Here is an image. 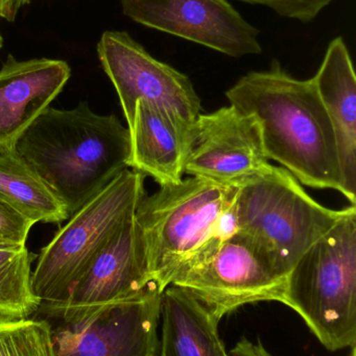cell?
<instances>
[{"instance_id":"e0dca14e","label":"cell","mask_w":356,"mask_h":356,"mask_svg":"<svg viewBox=\"0 0 356 356\" xmlns=\"http://www.w3.org/2000/svg\"><path fill=\"white\" fill-rule=\"evenodd\" d=\"M0 198L35 223L59 224L69 218L45 182L12 148L0 150Z\"/></svg>"},{"instance_id":"8fae6325","label":"cell","mask_w":356,"mask_h":356,"mask_svg":"<svg viewBox=\"0 0 356 356\" xmlns=\"http://www.w3.org/2000/svg\"><path fill=\"white\" fill-rule=\"evenodd\" d=\"M127 18L231 58L263 52L259 31L228 0H121Z\"/></svg>"},{"instance_id":"ac0fdd59","label":"cell","mask_w":356,"mask_h":356,"mask_svg":"<svg viewBox=\"0 0 356 356\" xmlns=\"http://www.w3.org/2000/svg\"><path fill=\"white\" fill-rule=\"evenodd\" d=\"M33 259L27 247L0 250V321L27 319L39 309L31 288Z\"/></svg>"},{"instance_id":"52a82bcc","label":"cell","mask_w":356,"mask_h":356,"mask_svg":"<svg viewBox=\"0 0 356 356\" xmlns=\"http://www.w3.org/2000/svg\"><path fill=\"white\" fill-rule=\"evenodd\" d=\"M286 277L244 234L236 232L206 259L173 280L221 321L251 303L284 300Z\"/></svg>"},{"instance_id":"7a4b0ae2","label":"cell","mask_w":356,"mask_h":356,"mask_svg":"<svg viewBox=\"0 0 356 356\" xmlns=\"http://www.w3.org/2000/svg\"><path fill=\"white\" fill-rule=\"evenodd\" d=\"M12 149L45 182L70 218L130 168L131 138L115 115L96 114L81 102L70 110L48 106Z\"/></svg>"},{"instance_id":"3957f363","label":"cell","mask_w":356,"mask_h":356,"mask_svg":"<svg viewBox=\"0 0 356 356\" xmlns=\"http://www.w3.org/2000/svg\"><path fill=\"white\" fill-rule=\"evenodd\" d=\"M236 192L238 184L190 177L144 195L135 219L144 236L150 280L161 293L238 232Z\"/></svg>"},{"instance_id":"4fadbf2b","label":"cell","mask_w":356,"mask_h":356,"mask_svg":"<svg viewBox=\"0 0 356 356\" xmlns=\"http://www.w3.org/2000/svg\"><path fill=\"white\" fill-rule=\"evenodd\" d=\"M70 75L65 60H18L8 54L0 68V150L14 146L62 92Z\"/></svg>"},{"instance_id":"9a60e30c","label":"cell","mask_w":356,"mask_h":356,"mask_svg":"<svg viewBox=\"0 0 356 356\" xmlns=\"http://www.w3.org/2000/svg\"><path fill=\"white\" fill-rule=\"evenodd\" d=\"M320 99L336 135L343 195L356 203V76L343 37L330 42L323 62L313 77Z\"/></svg>"},{"instance_id":"6da1fadb","label":"cell","mask_w":356,"mask_h":356,"mask_svg":"<svg viewBox=\"0 0 356 356\" xmlns=\"http://www.w3.org/2000/svg\"><path fill=\"white\" fill-rule=\"evenodd\" d=\"M226 97L256 119L268 160L304 186L343 194L336 135L313 79H295L274 62L240 77Z\"/></svg>"},{"instance_id":"d6986e66","label":"cell","mask_w":356,"mask_h":356,"mask_svg":"<svg viewBox=\"0 0 356 356\" xmlns=\"http://www.w3.org/2000/svg\"><path fill=\"white\" fill-rule=\"evenodd\" d=\"M0 356H56L52 325L31 318L0 321Z\"/></svg>"},{"instance_id":"5bb4252c","label":"cell","mask_w":356,"mask_h":356,"mask_svg":"<svg viewBox=\"0 0 356 356\" xmlns=\"http://www.w3.org/2000/svg\"><path fill=\"white\" fill-rule=\"evenodd\" d=\"M194 122L160 104L139 100L129 127L130 168L148 175L160 186L181 181Z\"/></svg>"},{"instance_id":"cb8c5ba5","label":"cell","mask_w":356,"mask_h":356,"mask_svg":"<svg viewBox=\"0 0 356 356\" xmlns=\"http://www.w3.org/2000/svg\"><path fill=\"white\" fill-rule=\"evenodd\" d=\"M3 47V38H2L1 33H0V50Z\"/></svg>"},{"instance_id":"7402d4cb","label":"cell","mask_w":356,"mask_h":356,"mask_svg":"<svg viewBox=\"0 0 356 356\" xmlns=\"http://www.w3.org/2000/svg\"><path fill=\"white\" fill-rule=\"evenodd\" d=\"M228 356H272L261 342H252L242 338L236 343L235 346L228 353Z\"/></svg>"},{"instance_id":"44dd1931","label":"cell","mask_w":356,"mask_h":356,"mask_svg":"<svg viewBox=\"0 0 356 356\" xmlns=\"http://www.w3.org/2000/svg\"><path fill=\"white\" fill-rule=\"evenodd\" d=\"M252 4H261L273 10L284 18L303 23L315 20L320 13L334 0H240Z\"/></svg>"},{"instance_id":"9c48e42d","label":"cell","mask_w":356,"mask_h":356,"mask_svg":"<svg viewBox=\"0 0 356 356\" xmlns=\"http://www.w3.org/2000/svg\"><path fill=\"white\" fill-rule=\"evenodd\" d=\"M96 49L121 100L127 129L139 100L165 106L190 122L201 114L200 97L189 77L157 60L127 31H105Z\"/></svg>"},{"instance_id":"7c38bea8","label":"cell","mask_w":356,"mask_h":356,"mask_svg":"<svg viewBox=\"0 0 356 356\" xmlns=\"http://www.w3.org/2000/svg\"><path fill=\"white\" fill-rule=\"evenodd\" d=\"M269 164L261 127L252 115L229 106L199 115L192 124L185 175L238 184Z\"/></svg>"},{"instance_id":"5b68a950","label":"cell","mask_w":356,"mask_h":356,"mask_svg":"<svg viewBox=\"0 0 356 356\" xmlns=\"http://www.w3.org/2000/svg\"><path fill=\"white\" fill-rule=\"evenodd\" d=\"M284 305L330 351L356 341V209L314 243L286 280Z\"/></svg>"},{"instance_id":"30bf717a","label":"cell","mask_w":356,"mask_h":356,"mask_svg":"<svg viewBox=\"0 0 356 356\" xmlns=\"http://www.w3.org/2000/svg\"><path fill=\"white\" fill-rule=\"evenodd\" d=\"M150 284L144 236L134 215L96 253L65 299L40 305L39 309L60 323H71L136 296Z\"/></svg>"},{"instance_id":"ba28073f","label":"cell","mask_w":356,"mask_h":356,"mask_svg":"<svg viewBox=\"0 0 356 356\" xmlns=\"http://www.w3.org/2000/svg\"><path fill=\"white\" fill-rule=\"evenodd\" d=\"M161 292L150 284L136 296L116 301L52 330L56 356H159Z\"/></svg>"},{"instance_id":"ffe728a7","label":"cell","mask_w":356,"mask_h":356,"mask_svg":"<svg viewBox=\"0 0 356 356\" xmlns=\"http://www.w3.org/2000/svg\"><path fill=\"white\" fill-rule=\"evenodd\" d=\"M33 224L35 222L0 198V250L25 248Z\"/></svg>"},{"instance_id":"603a6c76","label":"cell","mask_w":356,"mask_h":356,"mask_svg":"<svg viewBox=\"0 0 356 356\" xmlns=\"http://www.w3.org/2000/svg\"><path fill=\"white\" fill-rule=\"evenodd\" d=\"M31 0H0V18L8 22H15L23 6Z\"/></svg>"},{"instance_id":"277c9868","label":"cell","mask_w":356,"mask_h":356,"mask_svg":"<svg viewBox=\"0 0 356 356\" xmlns=\"http://www.w3.org/2000/svg\"><path fill=\"white\" fill-rule=\"evenodd\" d=\"M238 232L286 277L305 251L355 209H332L311 198L284 167L269 164L238 184Z\"/></svg>"},{"instance_id":"8992f818","label":"cell","mask_w":356,"mask_h":356,"mask_svg":"<svg viewBox=\"0 0 356 356\" xmlns=\"http://www.w3.org/2000/svg\"><path fill=\"white\" fill-rule=\"evenodd\" d=\"M144 195V175L127 169L69 218L42 249L31 273L41 305L65 299L96 253L135 215Z\"/></svg>"},{"instance_id":"2e32d148","label":"cell","mask_w":356,"mask_h":356,"mask_svg":"<svg viewBox=\"0 0 356 356\" xmlns=\"http://www.w3.org/2000/svg\"><path fill=\"white\" fill-rule=\"evenodd\" d=\"M159 356H228L219 321L189 292L169 286L161 293Z\"/></svg>"}]
</instances>
